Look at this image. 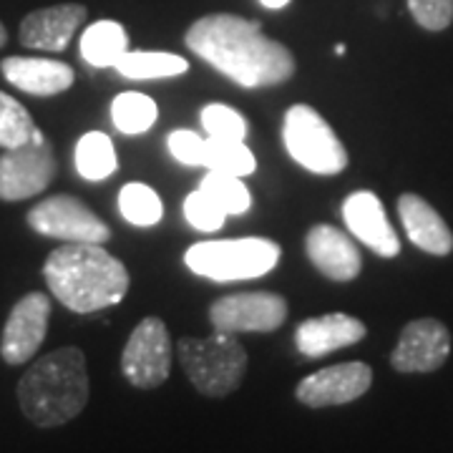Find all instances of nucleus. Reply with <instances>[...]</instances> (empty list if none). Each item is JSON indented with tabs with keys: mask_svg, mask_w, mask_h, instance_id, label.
Returning <instances> with one entry per match:
<instances>
[{
	"mask_svg": "<svg viewBox=\"0 0 453 453\" xmlns=\"http://www.w3.org/2000/svg\"><path fill=\"white\" fill-rule=\"evenodd\" d=\"M174 342L162 318L149 315L131 330L121 353V372L134 388L151 390L166 383L172 372Z\"/></svg>",
	"mask_w": 453,
	"mask_h": 453,
	"instance_id": "obj_8",
	"label": "nucleus"
},
{
	"mask_svg": "<svg viewBox=\"0 0 453 453\" xmlns=\"http://www.w3.org/2000/svg\"><path fill=\"white\" fill-rule=\"evenodd\" d=\"M282 142L292 159L312 174L335 177L348 166V151L335 129L308 104H295L285 111Z\"/></svg>",
	"mask_w": 453,
	"mask_h": 453,
	"instance_id": "obj_6",
	"label": "nucleus"
},
{
	"mask_svg": "<svg viewBox=\"0 0 453 453\" xmlns=\"http://www.w3.org/2000/svg\"><path fill=\"white\" fill-rule=\"evenodd\" d=\"M184 217L199 232H217L225 225L226 211L210 195L196 189V192H192L184 199Z\"/></svg>",
	"mask_w": 453,
	"mask_h": 453,
	"instance_id": "obj_29",
	"label": "nucleus"
},
{
	"mask_svg": "<svg viewBox=\"0 0 453 453\" xmlns=\"http://www.w3.org/2000/svg\"><path fill=\"white\" fill-rule=\"evenodd\" d=\"M169 151L174 154V159L189 166H199L204 159V139L195 134V131H172L169 134Z\"/></svg>",
	"mask_w": 453,
	"mask_h": 453,
	"instance_id": "obj_31",
	"label": "nucleus"
},
{
	"mask_svg": "<svg viewBox=\"0 0 453 453\" xmlns=\"http://www.w3.org/2000/svg\"><path fill=\"white\" fill-rule=\"evenodd\" d=\"M413 20L426 31H446L453 23V0H408Z\"/></svg>",
	"mask_w": 453,
	"mask_h": 453,
	"instance_id": "obj_30",
	"label": "nucleus"
},
{
	"mask_svg": "<svg viewBox=\"0 0 453 453\" xmlns=\"http://www.w3.org/2000/svg\"><path fill=\"white\" fill-rule=\"evenodd\" d=\"M5 43H8V31H5V26L0 23V49H3Z\"/></svg>",
	"mask_w": 453,
	"mask_h": 453,
	"instance_id": "obj_33",
	"label": "nucleus"
},
{
	"mask_svg": "<svg viewBox=\"0 0 453 453\" xmlns=\"http://www.w3.org/2000/svg\"><path fill=\"white\" fill-rule=\"evenodd\" d=\"M43 277L50 295L73 312H96L119 305L131 277L121 259L96 242H65L46 257Z\"/></svg>",
	"mask_w": 453,
	"mask_h": 453,
	"instance_id": "obj_2",
	"label": "nucleus"
},
{
	"mask_svg": "<svg viewBox=\"0 0 453 453\" xmlns=\"http://www.w3.org/2000/svg\"><path fill=\"white\" fill-rule=\"evenodd\" d=\"M398 214H401L408 240L418 250L428 252V255H436V257L451 255V226L443 222V217L423 196L413 195V192H405V195L398 196Z\"/></svg>",
	"mask_w": 453,
	"mask_h": 453,
	"instance_id": "obj_19",
	"label": "nucleus"
},
{
	"mask_svg": "<svg viewBox=\"0 0 453 453\" xmlns=\"http://www.w3.org/2000/svg\"><path fill=\"white\" fill-rule=\"evenodd\" d=\"M179 363L189 383L207 398H225L240 388L247 372V350L232 333L179 340Z\"/></svg>",
	"mask_w": 453,
	"mask_h": 453,
	"instance_id": "obj_4",
	"label": "nucleus"
},
{
	"mask_svg": "<svg viewBox=\"0 0 453 453\" xmlns=\"http://www.w3.org/2000/svg\"><path fill=\"white\" fill-rule=\"evenodd\" d=\"M119 210L124 214V219L136 226H151L162 219L164 207L159 195L139 181H131L121 189L119 195Z\"/></svg>",
	"mask_w": 453,
	"mask_h": 453,
	"instance_id": "obj_25",
	"label": "nucleus"
},
{
	"mask_svg": "<svg viewBox=\"0 0 453 453\" xmlns=\"http://www.w3.org/2000/svg\"><path fill=\"white\" fill-rule=\"evenodd\" d=\"M184 43L195 56L244 88L280 86L297 71L288 46L265 35L257 20L234 13L196 18L184 33Z\"/></svg>",
	"mask_w": 453,
	"mask_h": 453,
	"instance_id": "obj_1",
	"label": "nucleus"
},
{
	"mask_svg": "<svg viewBox=\"0 0 453 453\" xmlns=\"http://www.w3.org/2000/svg\"><path fill=\"white\" fill-rule=\"evenodd\" d=\"M129 50V35L116 20H98L81 35V56L91 65H113Z\"/></svg>",
	"mask_w": 453,
	"mask_h": 453,
	"instance_id": "obj_21",
	"label": "nucleus"
},
{
	"mask_svg": "<svg viewBox=\"0 0 453 453\" xmlns=\"http://www.w3.org/2000/svg\"><path fill=\"white\" fill-rule=\"evenodd\" d=\"M305 255L312 267L333 282H353L363 270L357 244L333 225L310 226L305 234Z\"/></svg>",
	"mask_w": 453,
	"mask_h": 453,
	"instance_id": "obj_15",
	"label": "nucleus"
},
{
	"mask_svg": "<svg viewBox=\"0 0 453 453\" xmlns=\"http://www.w3.org/2000/svg\"><path fill=\"white\" fill-rule=\"evenodd\" d=\"M56 172V151L38 129L31 142L0 154V202H23L38 196L49 189Z\"/></svg>",
	"mask_w": 453,
	"mask_h": 453,
	"instance_id": "obj_7",
	"label": "nucleus"
},
{
	"mask_svg": "<svg viewBox=\"0 0 453 453\" xmlns=\"http://www.w3.org/2000/svg\"><path fill=\"white\" fill-rule=\"evenodd\" d=\"M88 368L83 350L68 345L38 357L18 380V403L38 428L73 421L88 403Z\"/></svg>",
	"mask_w": 453,
	"mask_h": 453,
	"instance_id": "obj_3",
	"label": "nucleus"
},
{
	"mask_svg": "<svg viewBox=\"0 0 453 453\" xmlns=\"http://www.w3.org/2000/svg\"><path fill=\"white\" fill-rule=\"evenodd\" d=\"M50 310H53V303L43 292H28L18 300L13 310L8 312V320L0 335L3 363L23 365L33 360L49 333Z\"/></svg>",
	"mask_w": 453,
	"mask_h": 453,
	"instance_id": "obj_11",
	"label": "nucleus"
},
{
	"mask_svg": "<svg viewBox=\"0 0 453 453\" xmlns=\"http://www.w3.org/2000/svg\"><path fill=\"white\" fill-rule=\"evenodd\" d=\"M116 151L104 131H91L76 144V169L88 181H101L116 172Z\"/></svg>",
	"mask_w": 453,
	"mask_h": 453,
	"instance_id": "obj_23",
	"label": "nucleus"
},
{
	"mask_svg": "<svg viewBox=\"0 0 453 453\" xmlns=\"http://www.w3.org/2000/svg\"><path fill=\"white\" fill-rule=\"evenodd\" d=\"M202 166H207L210 172H222L232 177H247L255 172V154L240 142V139H217L207 136L204 139V159Z\"/></svg>",
	"mask_w": 453,
	"mask_h": 453,
	"instance_id": "obj_22",
	"label": "nucleus"
},
{
	"mask_svg": "<svg viewBox=\"0 0 453 453\" xmlns=\"http://www.w3.org/2000/svg\"><path fill=\"white\" fill-rule=\"evenodd\" d=\"M372 386V368L363 360H348L303 378L295 398L308 408L348 405L365 395Z\"/></svg>",
	"mask_w": 453,
	"mask_h": 453,
	"instance_id": "obj_12",
	"label": "nucleus"
},
{
	"mask_svg": "<svg viewBox=\"0 0 453 453\" xmlns=\"http://www.w3.org/2000/svg\"><path fill=\"white\" fill-rule=\"evenodd\" d=\"M288 300L277 292H234L210 305V323L222 333H273L288 320Z\"/></svg>",
	"mask_w": 453,
	"mask_h": 453,
	"instance_id": "obj_10",
	"label": "nucleus"
},
{
	"mask_svg": "<svg viewBox=\"0 0 453 453\" xmlns=\"http://www.w3.org/2000/svg\"><path fill=\"white\" fill-rule=\"evenodd\" d=\"M35 131L38 127L28 109L13 96H8L5 91H0V146L13 149L26 144L35 136Z\"/></svg>",
	"mask_w": 453,
	"mask_h": 453,
	"instance_id": "obj_26",
	"label": "nucleus"
},
{
	"mask_svg": "<svg viewBox=\"0 0 453 453\" xmlns=\"http://www.w3.org/2000/svg\"><path fill=\"white\" fill-rule=\"evenodd\" d=\"M368 335L363 320L345 312H327L320 318H308L295 330V345L305 357H323L340 348H350Z\"/></svg>",
	"mask_w": 453,
	"mask_h": 453,
	"instance_id": "obj_17",
	"label": "nucleus"
},
{
	"mask_svg": "<svg viewBox=\"0 0 453 453\" xmlns=\"http://www.w3.org/2000/svg\"><path fill=\"white\" fill-rule=\"evenodd\" d=\"M342 219L350 234L380 257H395L401 252L398 232L388 222L383 202L372 192H353L342 202Z\"/></svg>",
	"mask_w": 453,
	"mask_h": 453,
	"instance_id": "obj_16",
	"label": "nucleus"
},
{
	"mask_svg": "<svg viewBox=\"0 0 453 453\" xmlns=\"http://www.w3.org/2000/svg\"><path fill=\"white\" fill-rule=\"evenodd\" d=\"M0 73L5 81L31 96H58L76 81V71L64 61L31 58V56H8L0 61Z\"/></svg>",
	"mask_w": 453,
	"mask_h": 453,
	"instance_id": "obj_18",
	"label": "nucleus"
},
{
	"mask_svg": "<svg viewBox=\"0 0 453 453\" xmlns=\"http://www.w3.org/2000/svg\"><path fill=\"white\" fill-rule=\"evenodd\" d=\"M259 3H262L265 8H270V11H280V8H285L290 0H259Z\"/></svg>",
	"mask_w": 453,
	"mask_h": 453,
	"instance_id": "obj_32",
	"label": "nucleus"
},
{
	"mask_svg": "<svg viewBox=\"0 0 453 453\" xmlns=\"http://www.w3.org/2000/svg\"><path fill=\"white\" fill-rule=\"evenodd\" d=\"M86 16L88 11L81 3H61V5L38 8L20 20L18 38L26 49L61 53L68 49V43L79 33Z\"/></svg>",
	"mask_w": 453,
	"mask_h": 453,
	"instance_id": "obj_14",
	"label": "nucleus"
},
{
	"mask_svg": "<svg viewBox=\"0 0 453 453\" xmlns=\"http://www.w3.org/2000/svg\"><path fill=\"white\" fill-rule=\"evenodd\" d=\"M28 226L33 232L53 237L61 242H96L104 244L111 240V229L98 217L96 211L88 210L79 196L53 195L35 207L28 210Z\"/></svg>",
	"mask_w": 453,
	"mask_h": 453,
	"instance_id": "obj_9",
	"label": "nucleus"
},
{
	"mask_svg": "<svg viewBox=\"0 0 453 453\" xmlns=\"http://www.w3.org/2000/svg\"><path fill=\"white\" fill-rule=\"evenodd\" d=\"M282 257L280 244L267 237H240V240H210L196 242L184 252L187 267L199 277L214 282L252 280L273 273Z\"/></svg>",
	"mask_w": 453,
	"mask_h": 453,
	"instance_id": "obj_5",
	"label": "nucleus"
},
{
	"mask_svg": "<svg viewBox=\"0 0 453 453\" xmlns=\"http://www.w3.org/2000/svg\"><path fill=\"white\" fill-rule=\"evenodd\" d=\"M202 127L210 136L217 139H240L247 134V121L240 111L229 109L225 104H210L202 109Z\"/></svg>",
	"mask_w": 453,
	"mask_h": 453,
	"instance_id": "obj_28",
	"label": "nucleus"
},
{
	"mask_svg": "<svg viewBox=\"0 0 453 453\" xmlns=\"http://www.w3.org/2000/svg\"><path fill=\"white\" fill-rule=\"evenodd\" d=\"M199 189L204 195H210L226 214H244L250 210V202H252V196L240 181V177L222 174V172H210L207 177L202 179Z\"/></svg>",
	"mask_w": 453,
	"mask_h": 453,
	"instance_id": "obj_27",
	"label": "nucleus"
},
{
	"mask_svg": "<svg viewBox=\"0 0 453 453\" xmlns=\"http://www.w3.org/2000/svg\"><path fill=\"white\" fill-rule=\"evenodd\" d=\"M451 356V333L436 318H418L405 325L390 353L398 372H434Z\"/></svg>",
	"mask_w": 453,
	"mask_h": 453,
	"instance_id": "obj_13",
	"label": "nucleus"
},
{
	"mask_svg": "<svg viewBox=\"0 0 453 453\" xmlns=\"http://www.w3.org/2000/svg\"><path fill=\"white\" fill-rule=\"evenodd\" d=\"M157 116H159L157 104L149 96H144V94L127 91V94H119V96L113 98V127L121 134H144L146 129L154 127Z\"/></svg>",
	"mask_w": 453,
	"mask_h": 453,
	"instance_id": "obj_24",
	"label": "nucleus"
},
{
	"mask_svg": "<svg viewBox=\"0 0 453 453\" xmlns=\"http://www.w3.org/2000/svg\"><path fill=\"white\" fill-rule=\"evenodd\" d=\"M113 68L131 81H151V79H172L189 71V61L177 53L164 50H127Z\"/></svg>",
	"mask_w": 453,
	"mask_h": 453,
	"instance_id": "obj_20",
	"label": "nucleus"
}]
</instances>
